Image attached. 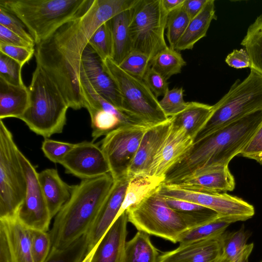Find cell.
Segmentation results:
<instances>
[{
  "mask_svg": "<svg viewBox=\"0 0 262 262\" xmlns=\"http://www.w3.org/2000/svg\"><path fill=\"white\" fill-rule=\"evenodd\" d=\"M136 0H90L76 18L63 25L36 45L35 57L55 83L69 107H84L80 83L82 56L96 29L120 12L130 9Z\"/></svg>",
  "mask_w": 262,
  "mask_h": 262,
  "instance_id": "cell-1",
  "label": "cell"
},
{
  "mask_svg": "<svg viewBox=\"0 0 262 262\" xmlns=\"http://www.w3.org/2000/svg\"><path fill=\"white\" fill-rule=\"evenodd\" d=\"M261 123L262 110L232 122L193 143L185 156L166 173L164 183L174 184L206 166L229 165Z\"/></svg>",
  "mask_w": 262,
  "mask_h": 262,
  "instance_id": "cell-2",
  "label": "cell"
},
{
  "mask_svg": "<svg viewBox=\"0 0 262 262\" xmlns=\"http://www.w3.org/2000/svg\"><path fill=\"white\" fill-rule=\"evenodd\" d=\"M114 181L109 173L74 185L48 231L51 248L64 249L89 232Z\"/></svg>",
  "mask_w": 262,
  "mask_h": 262,
  "instance_id": "cell-3",
  "label": "cell"
},
{
  "mask_svg": "<svg viewBox=\"0 0 262 262\" xmlns=\"http://www.w3.org/2000/svg\"><path fill=\"white\" fill-rule=\"evenodd\" d=\"M30 105L19 118L36 134L48 138L61 133L69 107L55 83L38 64L28 87Z\"/></svg>",
  "mask_w": 262,
  "mask_h": 262,
  "instance_id": "cell-4",
  "label": "cell"
},
{
  "mask_svg": "<svg viewBox=\"0 0 262 262\" xmlns=\"http://www.w3.org/2000/svg\"><path fill=\"white\" fill-rule=\"evenodd\" d=\"M90 0H0L25 25L38 45L78 17Z\"/></svg>",
  "mask_w": 262,
  "mask_h": 262,
  "instance_id": "cell-5",
  "label": "cell"
},
{
  "mask_svg": "<svg viewBox=\"0 0 262 262\" xmlns=\"http://www.w3.org/2000/svg\"><path fill=\"white\" fill-rule=\"evenodd\" d=\"M262 110V74L250 69L243 81L237 79L215 104L209 119L194 139L195 143L222 127Z\"/></svg>",
  "mask_w": 262,
  "mask_h": 262,
  "instance_id": "cell-6",
  "label": "cell"
},
{
  "mask_svg": "<svg viewBox=\"0 0 262 262\" xmlns=\"http://www.w3.org/2000/svg\"><path fill=\"white\" fill-rule=\"evenodd\" d=\"M104 70L115 83L122 98V111L151 127L167 121L158 98L143 79L125 72L111 58L101 61Z\"/></svg>",
  "mask_w": 262,
  "mask_h": 262,
  "instance_id": "cell-7",
  "label": "cell"
},
{
  "mask_svg": "<svg viewBox=\"0 0 262 262\" xmlns=\"http://www.w3.org/2000/svg\"><path fill=\"white\" fill-rule=\"evenodd\" d=\"M130 11L132 50L144 53L151 60L168 47L164 35L168 13L161 0H136Z\"/></svg>",
  "mask_w": 262,
  "mask_h": 262,
  "instance_id": "cell-8",
  "label": "cell"
},
{
  "mask_svg": "<svg viewBox=\"0 0 262 262\" xmlns=\"http://www.w3.org/2000/svg\"><path fill=\"white\" fill-rule=\"evenodd\" d=\"M13 135L0 120V218L14 216L27 190L26 176Z\"/></svg>",
  "mask_w": 262,
  "mask_h": 262,
  "instance_id": "cell-9",
  "label": "cell"
},
{
  "mask_svg": "<svg viewBox=\"0 0 262 262\" xmlns=\"http://www.w3.org/2000/svg\"><path fill=\"white\" fill-rule=\"evenodd\" d=\"M159 190L126 210L128 222L138 231L177 243L181 234L189 227L184 219L168 206Z\"/></svg>",
  "mask_w": 262,
  "mask_h": 262,
  "instance_id": "cell-10",
  "label": "cell"
},
{
  "mask_svg": "<svg viewBox=\"0 0 262 262\" xmlns=\"http://www.w3.org/2000/svg\"><path fill=\"white\" fill-rule=\"evenodd\" d=\"M159 192L165 197L191 202L214 211L231 224L251 219L254 207L242 199L225 193H209L185 189L173 184H162Z\"/></svg>",
  "mask_w": 262,
  "mask_h": 262,
  "instance_id": "cell-11",
  "label": "cell"
},
{
  "mask_svg": "<svg viewBox=\"0 0 262 262\" xmlns=\"http://www.w3.org/2000/svg\"><path fill=\"white\" fill-rule=\"evenodd\" d=\"M148 127L120 126L105 136L101 148L114 181L127 176L129 168Z\"/></svg>",
  "mask_w": 262,
  "mask_h": 262,
  "instance_id": "cell-12",
  "label": "cell"
},
{
  "mask_svg": "<svg viewBox=\"0 0 262 262\" xmlns=\"http://www.w3.org/2000/svg\"><path fill=\"white\" fill-rule=\"evenodd\" d=\"M17 154L26 176L27 190L16 216L31 229L48 232L52 218L39 183L38 173L19 148Z\"/></svg>",
  "mask_w": 262,
  "mask_h": 262,
  "instance_id": "cell-13",
  "label": "cell"
},
{
  "mask_svg": "<svg viewBox=\"0 0 262 262\" xmlns=\"http://www.w3.org/2000/svg\"><path fill=\"white\" fill-rule=\"evenodd\" d=\"M60 164L64 168L66 173L81 180L110 173V166L103 151L93 141L75 144Z\"/></svg>",
  "mask_w": 262,
  "mask_h": 262,
  "instance_id": "cell-14",
  "label": "cell"
},
{
  "mask_svg": "<svg viewBox=\"0 0 262 262\" xmlns=\"http://www.w3.org/2000/svg\"><path fill=\"white\" fill-rule=\"evenodd\" d=\"M32 229L14 216L0 218V262H34Z\"/></svg>",
  "mask_w": 262,
  "mask_h": 262,
  "instance_id": "cell-15",
  "label": "cell"
},
{
  "mask_svg": "<svg viewBox=\"0 0 262 262\" xmlns=\"http://www.w3.org/2000/svg\"><path fill=\"white\" fill-rule=\"evenodd\" d=\"M170 184L185 189L209 193H226L233 191L235 186L234 178L228 165L223 164L203 167Z\"/></svg>",
  "mask_w": 262,
  "mask_h": 262,
  "instance_id": "cell-16",
  "label": "cell"
},
{
  "mask_svg": "<svg viewBox=\"0 0 262 262\" xmlns=\"http://www.w3.org/2000/svg\"><path fill=\"white\" fill-rule=\"evenodd\" d=\"M127 176L114 181L92 228L87 233L88 253L97 246L117 217L129 181Z\"/></svg>",
  "mask_w": 262,
  "mask_h": 262,
  "instance_id": "cell-17",
  "label": "cell"
},
{
  "mask_svg": "<svg viewBox=\"0 0 262 262\" xmlns=\"http://www.w3.org/2000/svg\"><path fill=\"white\" fill-rule=\"evenodd\" d=\"M171 127V119L147 128L129 168V179L138 176H149L152 164L165 142Z\"/></svg>",
  "mask_w": 262,
  "mask_h": 262,
  "instance_id": "cell-18",
  "label": "cell"
},
{
  "mask_svg": "<svg viewBox=\"0 0 262 262\" xmlns=\"http://www.w3.org/2000/svg\"><path fill=\"white\" fill-rule=\"evenodd\" d=\"M193 144V139L185 129L171 124L170 132L152 164L149 176L164 179L168 170L185 156Z\"/></svg>",
  "mask_w": 262,
  "mask_h": 262,
  "instance_id": "cell-19",
  "label": "cell"
},
{
  "mask_svg": "<svg viewBox=\"0 0 262 262\" xmlns=\"http://www.w3.org/2000/svg\"><path fill=\"white\" fill-rule=\"evenodd\" d=\"M80 71L99 95L122 111V98L115 83L104 70L101 60L89 45L83 52Z\"/></svg>",
  "mask_w": 262,
  "mask_h": 262,
  "instance_id": "cell-20",
  "label": "cell"
},
{
  "mask_svg": "<svg viewBox=\"0 0 262 262\" xmlns=\"http://www.w3.org/2000/svg\"><path fill=\"white\" fill-rule=\"evenodd\" d=\"M128 222L126 210L117 216L94 248L90 262H123Z\"/></svg>",
  "mask_w": 262,
  "mask_h": 262,
  "instance_id": "cell-21",
  "label": "cell"
},
{
  "mask_svg": "<svg viewBox=\"0 0 262 262\" xmlns=\"http://www.w3.org/2000/svg\"><path fill=\"white\" fill-rule=\"evenodd\" d=\"M222 254L219 239H210L180 245L159 256L158 262H212Z\"/></svg>",
  "mask_w": 262,
  "mask_h": 262,
  "instance_id": "cell-22",
  "label": "cell"
},
{
  "mask_svg": "<svg viewBox=\"0 0 262 262\" xmlns=\"http://www.w3.org/2000/svg\"><path fill=\"white\" fill-rule=\"evenodd\" d=\"M38 179L51 217H54L70 198L74 185L64 182L57 170L53 168L38 173Z\"/></svg>",
  "mask_w": 262,
  "mask_h": 262,
  "instance_id": "cell-23",
  "label": "cell"
},
{
  "mask_svg": "<svg viewBox=\"0 0 262 262\" xmlns=\"http://www.w3.org/2000/svg\"><path fill=\"white\" fill-rule=\"evenodd\" d=\"M30 105V93L26 85L11 84L0 78V119H19Z\"/></svg>",
  "mask_w": 262,
  "mask_h": 262,
  "instance_id": "cell-24",
  "label": "cell"
},
{
  "mask_svg": "<svg viewBox=\"0 0 262 262\" xmlns=\"http://www.w3.org/2000/svg\"><path fill=\"white\" fill-rule=\"evenodd\" d=\"M214 0H208L200 12L190 20L187 28L175 49L180 52L191 50L207 34L213 19H216Z\"/></svg>",
  "mask_w": 262,
  "mask_h": 262,
  "instance_id": "cell-25",
  "label": "cell"
},
{
  "mask_svg": "<svg viewBox=\"0 0 262 262\" xmlns=\"http://www.w3.org/2000/svg\"><path fill=\"white\" fill-rule=\"evenodd\" d=\"M213 105L196 101L188 102L186 107L170 117L173 126L183 127L194 141L198 133L211 116Z\"/></svg>",
  "mask_w": 262,
  "mask_h": 262,
  "instance_id": "cell-26",
  "label": "cell"
},
{
  "mask_svg": "<svg viewBox=\"0 0 262 262\" xmlns=\"http://www.w3.org/2000/svg\"><path fill=\"white\" fill-rule=\"evenodd\" d=\"M130 8L120 12L109 20L113 40L111 59L118 65L132 51L129 31Z\"/></svg>",
  "mask_w": 262,
  "mask_h": 262,
  "instance_id": "cell-27",
  "label": "cell"
},
{
  "mask_svg": "<svg viewBox=\"0 0 262 262\" xmlns=\"http://www.w3.org/2000/svg\"><path fill=\"white\" fill-rule=\"evenodd\" d=\"M164 181V178L148 175L138 176L130 179L123 204L117 216L129 207L138 204L159 189Z\"/></svg>",
  "mask_w": 262,
  "mask_h": 262,
  "instance_id": "cell-28",
  "label": "cell"
},
{
  "mask_svg": "<svg viewBox=\"0 0 262 262\" xmlns=\"http://www.w3.org/2000/svg\"><path fill=\"white\" fill-rule=\"evenodd\" d=\"M164 198L168 206L184 219L189 228L203 224L218 217L214 211L199 204L174 198Z\"/></svg>",
  "mask_w": 262,
  "mask_h": 262,
  "instance_id": "cell-29",
  "label": "cell"
},
{
  "mask_svg": "<svg viewBox=\"0 0 262 262\" xmlns=\"http://www.w3.org/2000/svg\"><path fill=\"white\" fill-rule=\"evenodd\" d=\"M160 255L149 235L138 231L126 242L123 262H158Z\"/></svg>",
  "mask_w": 262,
  "mask_h": 262,
  "instance_id": "cell-30",
  "label": "cell"
},
{
  "mask_svg": "<svg viewBox=\"0 0 262 262\" xmlns=\"http://www.w3.org/2000/svg\"><path fill=\"white\" fill-rule=\"evenodd\" d=\"M231 223L219 217L198 226L189 228L180 236V245L191 242L210 239H219Z\"/></svg>",
  "mask_w": 262,
  "mask_h": 262,
  "instance_id": "cell-31",
  "label": "cell"
},
{
  "mask_svg": "<svg viewBox=\"0 0 262 262\" xmlns=\"http://www.w3.org/2000/svg\"><path fill=\"white\" fill-rule=\"evenodd\" d=\"M241 45L249 55L251 68L262 74V14L249 27Z\"/></svg>",
  "mask_w": 262,
  "mask_h": 262,
  "instance_id": "cell-32",
  "label": "cell"
},
{
  "mask_svg": "<svg viewBox=\"0 0 262 262\" xmlns=\"http://www.w3.org/2000/svg\"><path fill=\"white\" fill-rule=\"evenodd\" d=\"M186 64L180 53L169 47L160 51L150 61V67L166 80L180 73Z\"/></svg>",
  "mask_w": 262,
  "mask_h": 262,
  "instance_id": "cell-33",
  "label": "cell"
},
{
  "mask_svg": "<svg viewBox=\"0 0 262 262\" xmlns=\"http://www.w3.org/2000/svg\"><path fill=\"white\" fill-rule=\"evenodd\" d=\"M251 233L244 226L235 231L225 232L220 237L222 254L231 262L237 260L246 250Z\"/></svg>",
  "mask_w": 262,
  "mask_h": 262,
  "instance_id": "cell-34",
  "label": "cell"
},
{
  "mask_svg": "<svg viewBox=\"0 0 262 262\" xmlns=\"http://www.w3.org/2000/svg\"><path fill=\"white\" fill-rule=\"evenodd\" d=\"M88 254L86 234L64 249L51 248L45 262H83Z\"/></svg>",
  "mask_w": 262,
  "mask_h": 262,
  "instance_id": "cell-35",
  "label": "cell"
},
{
  "mask_svg": "<svg viewBox=\"0 0 262 262\" xmlns=\"http://www.w3.org/2000/svg\"><path fill=\"white\" fill-rule=\"evenodd\" d=\"M190 19L183 5L168 13L166 24V37L169 47L175 49L185 33Z\"/></svg>",
  "mask_w": 262,
  "mask_h": 262,
  "instance_id": "cell-36",
  "label": "cell"
},
{
  "mask_svg": "<svg viewBox=\"0 0 262 262\" xmlns=\"http://www.w3.org/2000/svg\"><path fill=\"white\" fill-rule=\"evenodd\" d=\"M86 110L91 118L93 142L121 126L119 118L112 113L92 107H88Z\"/></svg>",
  "mask_w": 262,
  "mask_h": 262,
  "instance_id": "cell-37",
  "label": "cell"
},
{
  "mask_svg": "<svg viewBox=\"0 0 262 262\" xmlns=\"http://www.w3.org/2000/svg\"><path fill=\"white\" fill-rule=\"evenodd\" d=\"M88 45L101 61L112 58L113 40L109 20L96 29L89 40Z\"/></svg>",
  "mask_w": 262,
  "mask_h": 262,
  "instance_id": "cell-38",
  "label": "cell"
},
{
  "mask_svg": "<svg viewBox=\"0 0 262 262\" xmlns=\"http://www.w3.org/2000/svg\"><path fill=\"white\" fill-rule=\"evenodd\" d=\"M150 61L149 57L144 53L132 50L118 66L127 73L143 79L150 67Z\"/></svg>",
  "mask_w": 262,
  "mask_h": 262,
  "instance_id": "cell-39",
  "label": "cell"
},
{
  "mask_svg": "<svg viewBox=\"0 0 262 262\" xmlns=\"http://www.w3.org/2000/svg\"><path fill=\"white\" fill-rule=\"evenodd\" d=\"M184 92L183 87L174 88L169 90L159 101L162 109L168 118L178 114L186 107L188 102L184 100Z\"/></svg>",
  "mask_w": 262,
  "mask_h": 262,
  "instance_id": "cell-40",
  "label": "cell"
},
{
  "mask_svg": "<svg viewBox=\"0 0 262 262\" xmlns=\"http://www.w3.org/2000/svg\"><path fill=\"white\" fill-rule=\"evenodd\" d=\"M23 67L17 61L0 53V78L16 86H24L21 76Z\"/></svg>",
  "mask_w": 262,
  "mask_h": 262,
  "instance_id": "cell-41",
  "label": "cell"
},
{
  "mask_svg": "<svg viewBox=\"0 0 262 262\" xmlns=\"http://www.w3.org/2000/svg\"><path fill=\"white\" fill-rule=\"evenodd\" d=\"M51 248L48 232L32 230L31 250L34 262H45Z\"/></svg>",
  "mask_w": 262,
  "mask_h": 262,
  "instance_id": "cell-42",
  "label": "cell"
},
{
  "mask_svg": "<svg viewBox=\"0 0 262 262\" xmlns=\"http://www.w3.org/2000/svg\"><path fill=\"white\" fill-rule=\"evenodd\" d=\"M0 25L27 41L36 45L33 37L23 23L10 11L0 6Z\"/></svg>",
  "mask_w": 262,
  "mask_h": 262,
  "instance_id": "cell-43",
  "label": "cell"
},
{
  "mask_svg": "<svg viewBox=\"0 0 262 262\" xmlns=\"http://www.w3.org/2000/svg\"><path fill=\"white\" fill-rule=\"evenodd\" d=\"M75 144L45 138L41 149L45 156L51 162L60 164L64 157Z\"/></svg>",
  "mask_w": 262,
  "mask_h": 262,
  "instance_id": "cell-44",
  "label": "cell"
},
{
  "mask_svg": "<svg viewBox=\"0 0 262 262\" xmlns=\"http://www.w3.org/2000/svg\"><path fill=\"white\" fill-rule=\"evenodd\" d=\"M238 156L262 165V123Z\"/></svg>",
  "mask_w": 262,
  "mask_h": 262,
  "instance_id": "cell-45",
  "label": "cell"
},
{
  "mask_svg": "<svg viewBox=\"0 0 262 262\" xmlns=\"http://www.w3.org/2000/svg\"><path fill=\"white\" fill-rule=\"evenodd\" d=\"M143 80L157 98L164 96L169 90L167 80L151 67L147 71Z\"/></svg>",
  "mask_w": 262,
  "mask_h": 262,
  "instance_id": "cell-46",
  "label": "cell"
},
{
  "mask_svg": "<svg viewBox=\"0 0 262 262\" xmlns=\"http://www.w3.org/2000/svg\"><path fill=\"white\" fill-rule=\"evenodd\" d=\"M35 49L32 48L11 46L0 43V53L10 57L23 67L35 54Z\"/></svg>",
  "mask_w": 262,
  "mask_h": 262,
  "instance_id": "cell-47",
  "label": "cell"
},
{
  "mask_svg": "<svg viewBox=\"0 0 262 262\" xmlns=\"http://www.w3.org/2000/svg\"><path fill=\"white\" fill-rule=\"evenodd\" d=\"M225 62L230 67L235 69L251 68V61L246 51L243 49H235L229 54Z\"/></svg>",
  "mask_w": 262,
  "mask_h": 262,
  "instance_id": "cell-48",
  "label": "cell"
},
{
  "mask_svg": "<svg viewBox=\"0 0 262 262\" xmlns=\"http://www.w3.org/2000/svg\"><path fill=\"white\" fill-rule=\"evenodd\" d=\"M0 43L32 48H34L35 46L34 45L1 25H0Z\"/></svg>",
  "mask_w": 262,
  "mask_h": 262,
  "instance_id": "cell-49",
  "label": "cell"
},
{
  "mask_svg": "<svg viewBox=\"0 0 262 262\" xmlns=\"http://www.w3.org/2000/svg\"><path fill=\"white\" fill-rule=\"evenodd\" d=\"M208 0H184L183 6L190 20L202 10Z\"/></svg>",
  "mask_w": 262,
  "mask_h": 262,
  "instance_id": "cell-50",
  "label": "cell"
},
{
  "mask_svg": "<svg viewBox=\"0 0 262 262\" xmlns=\"http://www.w3.org/2000/svg\"><path fill=\"white\" fill-rule=\"evenodd\" d=\"M254 245L253 243L248 244V246L242 256L235 262H245L248 258L253 250ZM212 262H231L222 254L221 255Z\"/></svg>",
  "mask_w": 262,
  "mask_h": 262,
  "instance_id": "cell-51",
  "label": "cell"
},
{
  "mask_svg": "<svg viewBox=\"0 0 262 262\" xmlns=\"http://www.w3.org/2000/svg\"><path fill=\"white\" fill-rule=\"evenodd\" d=\"M163 6L168 13L183 5L184 0H161Z\"/></svg>",
  "mask_w": 262,
  "mask_h": 262,
  "instance_id": "cell-52",
  "label": "cell"
},
{
  "mask_svg": "<svg viewBox=\"0 0 262 262\" xmlns=\"http://www.w3.org/2000/svg\"><path fill=\"white\" fill-rule=\"evenodd\" d=\"M245 262H248V259H247L246 260H245ZM260 262H262V260Z\"/></svg>",
  "mask_w": 262,
  "mask_h": 262,
  "instance_id": "cell-53",
  "label": "cell"
}]
</instances>
